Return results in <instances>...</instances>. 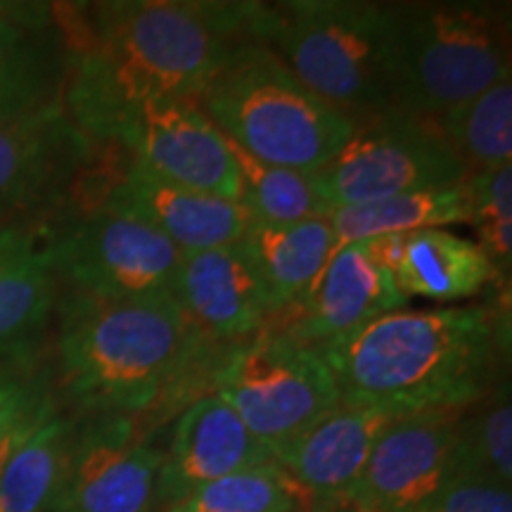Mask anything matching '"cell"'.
Instances as JSON below:
<instances>
[{"label": "cell", "mask_w": 512, "mask_h": 512, "mask_svg": "<svg viewBox=\"0 0 512 512\" xmlns=\"http://www.w3.org/2000/svg\"><path fill=\"white\" fill-rule=\"evenodd\" d=\"M254 0H100L55 5L62 105L95 147L138 107L197 100L240 43L259 41Z\"/></svg>", "instance_id": "1"}, {"label": "cell", "mask_w": 512, "mask_h": 512, "mask_svg": "<svg viewBox=\"0 0 512 512\" xmlns=\"http://www.w3.org/2000/svg\"><path fill=\"white\" fill-rule=\"evenodd\" d=\"M316 351L347 403L394 415L465 408L510 373V311L489 304L394 311Z\"/></svg>", "instance_id": "2"}, {"label": "cell", "mask_w": 512, "mask_h": 512, "mask_svg": "<svg viewBox=\"0 0 512 512\" xmlns=\"http://www.w3.org/2000/svg\"><path fill=\"white\" fill-rule=\"evenodd\" d=\"M53 323L57 382L86 415L143 418L192 375L207 384L221 356L176 299L105 302L60 290Z\"/></svg>", "instance_id": "3"}, {"label": "cell", "mask_w": 512, "mask_h": 512, "mask_svg": "<svg viewBox=\"0 0 512 512\" xmlns=\"http://www.w3.org/2000/svg\"><path fill=\"white\" fill-rule=\"evenodd\" d=\"M394 29L396 3L377 0H283L259 17V41L354 124L392 107Z\"/></svg>", "instance_id": "4"}, {"label": "cell", "mask_w": 512, "mask_h": 512, "mask_svg": "<svg viewBox=\"0 0 512 512\" xmlns=\"http://www.w3.org/2000/svg\"><path fill=\"white\" fill-rule=\"evenodd\" d=\"M197 105L228 143L304 174L323 169L354 131V121L311 93L256 38L223 60Z\"/></svg>", "instance_id": "5"}, {"label": "cell", "mask_w": 512, "mask_h": 512, "mask_svg": "<svg viewBox=\"0 0 512 512\" xmlns=\"http://www.w3.org/2000/svg\"><path fill=\"white\" fill-rule=\"evenodd\" d=\"M510 3H396L392 107L432 119L508 81Z\"/></svg>", "instance_id": "6"}, {"label": "cell", "mask_w": 512, "mask_h": 512, "mask_svg": "<svg viewBox=\"0 0 512 512\" xmlns=\"http://www.w3.org/2000/svg\"><path fill=\"white\" fill-rule=\"evenodd\" d=\"M46 238L60 290L105 302L174 299L183 252L102 204L83 181L46 219Z\"/></svg>", "instance_id": "7"}, {"label": "cell", "mask_w": 512, "mask_h": 512, "mask_svg": "<svg viewBox=\"0 0 512 512\" xmlns=\"http://www.w3.org/2000/svg\"><path fill=\"white\" fill-rule=\"evenodd\" d=\"M204 392L228 403L273 460L342 401L318 351L271 325L223 351Z\"/></svg>", "instance_id": "8"}, {"label": "cell", "mask_w": 512, "mask_h": 512, "mask_svg": "<svg viewBox=\"0 0 512 512\" xmlns=\"http://www.w3.org/2000/svg\"><path fill=\"white\" fill-rule=\"evenodd\" d=\"M467 174L430 119L387 107L356 121L342 150L311 178L335 211L384 197L456 188Z\"/></svg>", "instance_id": "9"}, {"label": "cell", "mask_w": 512, "mask_h": 512, "mask_svg": "<svg viewBox=\"0 0 512 512\" xmlns=\"http://www.w3.org/2000/svg\"><path fill=\"white\" fill-rule=\"evenodd\" d=\"M162 448L143 418L76 420L48 512H155Z\"/></svg>", "instance_id": "10"}, {"label": "cell", "mask_w": 512, "mask_h": 512, "mask_svg": "<svg viewBox=\"0 0 512 512\" xmlns=\"http://www.w3.org/2000/svg\"><path fill=\"white\" fill-rule=\"evenodd\" d=\"M98 150L62 102L0 124V226L41 221L72 197Z\"/></svg>", "instance_id": "11"}, {"label": "cell", "mask_w": 512, "mask_h": 512, "mask_svg": "<svg viewBox=\"0 0 512 512\" xmlns=\"http://www.w3.org/2000/svg\"><path fill=\"white\" fill-rule=\"evenodd\" d=\"M102 147H114L166 183L238 202L233 152L197 100L138 107L112 128Z\"/></svg>", "instance_id": "12"}, {"label": "cell", "mask_w": 512, "mask_h": 512, "mask_svg": "<svg viewBox=\"0 0 512 512\" xmlns=\"http://www.w3.org/2000/svg\"><path fill=\"white\" fill-rule=\"evenodd\" d=\"M463 408L399 415L380 434L361 477L342 498L351 512H411L456 475Z\"/></svg>", "instance_id": "13"}, {"label": "cell", "mask_w": 512, "mask_h": 512, "mask_svg": "<svg viewBox=\"0 0 512 512\" xmlns=\"http://www.w3.org/2000/svg\"><path fill=\"white\" fill-rule=\"evenodd\" d=\"M121 162L126 164L114 176L98 174L93 166L83 185L102 204L150 226L178 252L195 254L238 245L247 233L252 221L240 202L166 183L128 159Z\"/></svg>", "instance_id": "14"}, {"label": "cell", "mask_w": 512, "mask_h": 512, "mask_svg": "<svg viewBox=\"0 0 512 512\" xmlns=\"http://www.w3.org/2000/svg\"><path fill=\"white\" fill-rule=\"evenodd\" d=\"M406 302L394 275L373 259L368 240L351 242L332 252L328 266L302 302L268 325L316 349L387 313L401 311Z\"/></svg>", "instance_id": "15"}, {"label": "cell", "mask_w": 512, "mask_h": 512, "mask_svg": "<svg viewBox=\"0 0 512 512\" xmlns=\"http://www.w3.org/2000/svg\"><path fill=\"white\" fill-rule=\"evenodd\" d=\"M266 463H275L271 451L247 430L233 408L211 392L197 394L185 403L169 444L162 448L157 510L171 508L204 484Z\"/></svg>", "instance_id": "16"}, {"label": "cell", "mask_w": 512, "mask_h": 512, "mask_svg": "<svg viewBox=\"0 0 512 512\" xmlns=\"http://www.w3.org/2000/svg\"><path fill=\"white\" fill-rule=\"evenodd\" d=\"M174 299L219 349L254 337L273 316L266 287L240 245L183 254Z\"/></svg>", "instance_id": "17"}, {"label": "cell", "mask_w": 512, "mask_h": 512, "mask_svg": "<svg viewBox=\"0 0 512 512\" xmlns=\"http://www.w3.org/2000/svg\"><path fill=\"white\" fill-rule=\"evenodd\" d=\"M57 297L46 219L0 226V363H36Z\"/></svg>", "instance_id": "18"}, {"label": "cell", "mask_w": 512, "mask_h": 512, "mask_svg": "<svg viewBox=\"0 0 512 512\" xmlns=\"http://www.w3.org/2000/svg\"><path fill=\"white\" fill-rule=\"evenodd\" d=\"M399 415L363 403L339 401L311 430L275 456L311 505H339L361 477L380 434Z\"/></svg>", "instance_id": "19"}, {"label": "cell", "mask_w": 512, "mask_h": 512, "mask_svg": "<svg viewBox=\"0 0 512 512\" xmlns=\"http://www.w3.org/2000/svg\"><path fill=\"white\" fill-rule=\"evenodd\" d=\"M67 43L55 5L0 3V124L62 102Z\"/></svg>", "instance_id": "20"}, {"label": "cell", "mask_w": 512, "mask_h": 512, "mask_svg": "<svg viewBox=\"0 0 512 512\" xmlns=\"http://www.w3.org/2000/svg\"><path fill=\"white\" fill-rule=\"evenodd\" d=\"M392 275L406 299L420 297L439 304L470 299L501 280L475 240L446 228L403 233Z\"/></svg>", "instance_id": "21"}, {"label": "cell", "mask_w": 512, "mask_h": 512, "mask_svg": "<svg viewBox=\"0 0 512 512\" xmlns=\"http://www.w3.org/2000/svg\"><path fill=\"white\" fill-rule=\"evenodd\" d=\"M238 245L266 287L273 320L311 292L335 252V233L330 216L290 226L249 223Z\"/></svg>", "instance_id": "22"}, {"label": "cell", "mask_w": 512, "mask_h": 512, "mask_svg": "<svg viewBox=\"0 0 512 512\" xmlns=\"http://www.w3.org/2000/svg\"><path fill=\"white\" fill-rule=\"evenodd\" d=\"M467 223L463 183L446 190L411 192L384 200L339 207L330 214L335 249L382 238V235L415 233L425 228H446Z\"/></svg>", "instance_id": "23"}, {"label": "cell", "mask_w": 512, "mask_h": 512, "mask_svg": "<svg viewBox=\"0 0 512 512\" xmlns=\"http://www.w3.org/2000/svg\"><path fill=\"white\" fill-rule=\"evenodd\" d=\"M76 420L53 399L0 475V512H48Z\"/></svg>", "instance_id": "24"}, {"label": "cell", "mask_w": 512, "mask_h": 512, "mask_svg": "<svg viewBox=\"0 0 512 512\" xmlns=\"http://www.w3.org/2000/svg\"><path fill=\"white\" fill-rule=\"evenodd\" d=\"M456 475L512 489L510 373L463 408L456 437Z\"/></svg>", "instance_id": "25"}, {"label": "cell", "mask_w": 512, "mask_h": 512, "mask_svg": "<svg viewBox=\"0 0 512 512\" xmlns=\"http://www.w3.org/2000/svg\"><path fill=\"white\" fill-rule=\"evenodd\" d=\"M230 145L238 171V202L249 221L264 226H290L311 219H328L332 207L323 200L311 174L259 162Z\"/></svg>", "instance_id": "26"}, {"label": "cell", "mask_w": 512, "mask_h": 512, "mask_svg": "<svg viewBox=\"0 0 512 512\" xmlns=\"http://www.w3.org/2000/svg\"><path fill=\"white\" fill-rule=\"evenodd\" d=\"M467 171L512 164V81L430 119Z\"/></svg>", "instance_id": "27"}, {"label": "cell", "mask_w": 512, "mask_h": 512, "mask_svg": "<svg viewBox=\"0 0 512 512\" xmlns=\"http://www.w3.org/2000/svg\"><path fill=\"white\" fill-rule=\"evenodd\" d=\"M309 505L283 467L266 463L204 484L162 512H294Z\"/></svg>", "instance_id": "28"}, {"label": "cell", "mask_w": 512, "mask_h": 512, "mask_svg": "<svg viewBox=\"0 0 512 512\" xmlns=\"http://www.w3.org/2000/svg\"><path fill=\"white\" fill-rule=\"evenodd\" d=\"M467 223L475 228L479 242L498 278L510 280L512 266V164L470 171L463 181Z\"/></svg>", "instance_id": "29"}, {"label": "cell", "mask_w": 512, "mask_h": 512, "mask_svg": "<svg viewBox=\"0 0 512 512\" xmlns=\"http://www.w3.org/2000/svg\"><path fill=\"white\" fill-rule=\"evenodd\" d=\"M411 512H512V489L479 479L453 477Z\"/></svg>", "instance_id": "30"}, {"label": "cell", "mask_w": 512, "mask_h": 512, "mask_svg": "<svg viewBox=\"0 0 512 512\" xmlns=\"http://www.w3.org/2000/svg\"><path fill=\"white\" fill-rule=\"evenodd\" d=\"M50 387L36 363H0V422Z\"/></svg>", "instance_id": "31"}, {"label": "cell", "mask_w": 512, "mask_h": 512, "mask_svg": "<svg viewBox=\"0 0 512 512\" xmlns=\"http://www.w3.org/2000/svg\"><path fill=\"white\" fill-rule=\"evenodd\" d=\"M55 394L53 389H46L31 399L27 406H22L19 411L10 413L8 418L0 422V475H3V467L8 465L12 451L29 437V432L38 425V420L43 418V413L48 411V406L53 403Z\"/></svg>", "instance_id": "32"}, {"label": "cell", "mask_w": 512, "mask_h": 512, "mask_svg": "<svg viewBox=\"0 0 512 512\" xmlns=\"http://www.w3.org/2000/svg\"><path fill=\"white\" fill-rule=\"evenodd\" d=\"M332 508V505H330ZM325 508L323 505H309V508H299V510H294V512H323Z\"/></svg>", "instance_id": "33"}, {"label": "cell", "mask_w": 512, "mask_h": 512, "mask_svg": "<svg viewBox=\"0 0 512 512\" xmlns=\"http://www.w3.org/2000/svg\"><path fill=\"white\" fill-rule=\"evenodd\" d=\"M328 512H351L349 508H344V505H332Z\"/></svg>", "instance_id": "34"}, {"label": "cell", "mask_w": 512, "mask_h": 512, "mask_svg": "<svg viewBox=\"0 0 512 512\" xmlns=\"http://www.w3.org/2000/svg\"><path fill=\"white\" fill-rule=\"evenodd\" d=\"M328 510H330V508H325V510H323V512H328Z\"/></svg>", "instance_id": "35"}]
</instances>
